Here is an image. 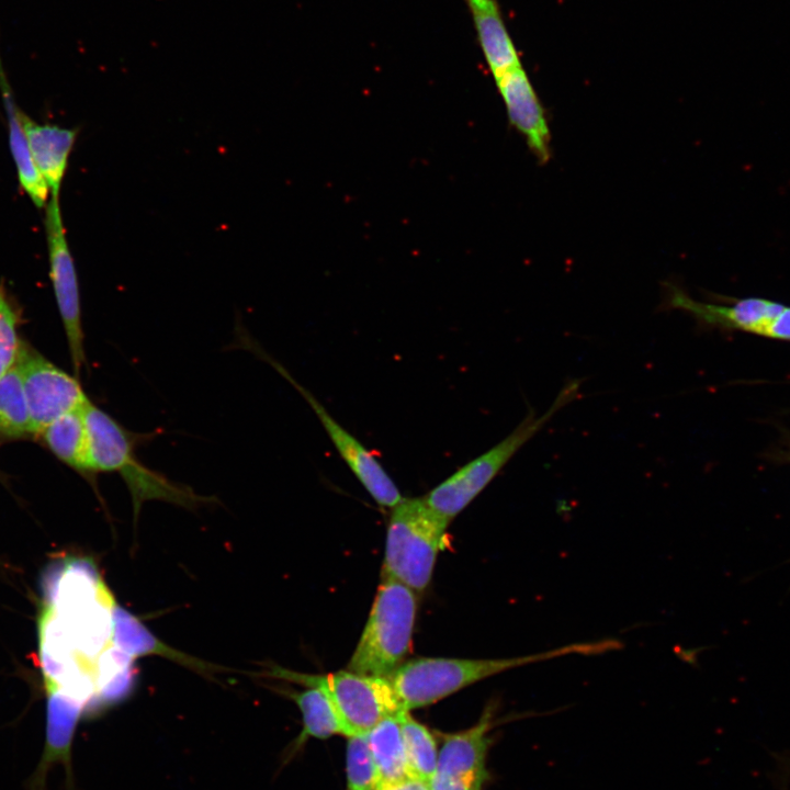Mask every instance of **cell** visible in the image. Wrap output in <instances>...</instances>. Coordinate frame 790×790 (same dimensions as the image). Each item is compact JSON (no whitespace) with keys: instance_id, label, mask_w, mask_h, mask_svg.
I'll use <instances>...</instances> for the list:
<instances>
[{"instance_id":"1","label":"cell","mask_w":790,"mask_h":790,"mask_svg":"<svg viewBox=\"0 0 790 790\" xmlns=\"http://www.w3.org/2000/svg\"><path fill=\"white\" fill-rule=\"evenodd\" d=\"M115 605L90 562L70 558L48 569L38 620L47 699L68 702L83 712L102 704L97 655L127 657L113 642ZM102 667L112 702L120 697Z\"/></svg>"},{"instance_id":"2","label":"cell","mask_w":790,"mask_h":790,"mask_svg":"<svg viewBox=\"0 0 790 790\" xmlns=\"http://www.w3.org/2000/svg\"><path fill=\"white\" fill-rule=\"evenodd\" d=\"M622 648L619 640L572 643L509 658L418 657L404 662L388 678L404 711L432 704L470 685L520 666L567 655H596Z\"/></svg>"},{"instance_id":"3","label":"cell","mask_w":790,"mask_h":790,"mask_svg":"<svg viewBox=\"0 0 790 790\" xmlns=\"http://www.w3.org/2000/svg\"><path fill=\"white\" fill-rule=\"evenodd\" d=\"M82 414L90 473L116 472L121 475L132 495L135 520L146 500H165L187 508L212 501L140 462L135 452L143 441L148 440L149 433L126 429L90 399L82 407Z\"/></svg>"},{"instance_id":"4","label":"cell","mask_w":790,"mask_h":790,"mask_svg":"<svg viewBox=\"0 0 790 790\" xmlns=\"http://www.w3.org/2000/svg\"><path fill=\"white\" fill-rule=\"evenodd\" d=\"M583 380L569 379L550 407L538 415L529 408L516 428L497 444L461 466L424 499L440 516L452 520L499 474L514 455L568 404L580 397Z\"/></svg>"},{"instance_id":"5","label":"cell","mask_w":790,"mask_h":790,"mask_svg":"<svg viewBox=\"0 0 790 790\" xmlns=\"http://www.w3.org/2000/svg\"><path fill=\"white\" fill-rule=\"evenodd\" d=\"M417 599L406 585L382 576L366 624L348 670L390 677L407 656L413 637Z\"/></svg>"},{"instance_id":"6","label":"cell","mask_w":790,"mask_h":790,"mask_svg":"<svg viewBox=\"0 0 790 790\" xmlns=\"http://www.w3.org/2000/svg\"><path fill=\"white\" fill-rule=\"evenodd\" d=\"M450 520L421 498H403L392 508L383 577L395 579L415 592L429 585Z\"/></svg>"},{"instance_id":"7","label":"cell","mask_w":790,"mask_h":790,"mask_svg":"<svg viewBox=\"0 0 790 790\" xmlns=\"http://www.w3.org/2000/svg\"><path fill=\"white\" fill-rule=\"evenodd\" d=\"M268 675L320 688L332 702L347 729L348 737L366 735L385 718L404 711L388 678L366 676L348 669L311 675L279 666L270 667Z\"/></svg>"},{"instance_id":"8","label":"cell","mask_w":790,"mask_h":790,"mask_svg":"<svg viewBox=\"0 0 790 790\" xmlns=\"http://www.w3.org/2000/svg\"><path fill=\"white\" fill-rule=\"evenodd\" d=\"M44 223L49 275L66 332L74 371L76 376H79L81 368L86 363L80 293L74 259L66 238L59 196H52L45 206Z\"/></svg>"},{"instance_id":"9","label":"cell","mask_w":790,"mask_h":790,"mask_svg":"<svg viewBox=\"0 0 790 790\" xmlns=\"http://www.w3.org/2000/svg\"><path fill=\"white\" fill-rule=\"evenodd\" d=\"M15 364L21 373L34 435L89 400L77 376L25 346H21Z\"/></svg>"},{"instance_id":"10","label":"cell","mask_w":790,"mask_h":790,"mask_svg":"<svg viewBox=\"0 0 790 790\" xmlns=\"http://www.w3.org/2000/svg\"><path fill=\"white\" fill-rule=\"evenodd\" d=\"M259 352L280 374H282L305 398L319 418L325 431L337 452L353 475L362 484L371 497L381 506L393 508L402 499L400 492L380 461L348 430H346L313 394L298 384L280 363L271 359L260 349Z\"/></svg>"},{"instance_id":"11","label":"cell","mask_w":790,"mask_h":790,"mask_svg":"<svg viewBox=\"0 0 790 790\" xmlns=\"http://www.w3.org/2000/svg\"><path fill=\"white\" fill-rule=\"evenodd\" d=\"M663 290L659 311H681L699 325L738 329L755 335L783 307L782 304L758 297L735 300L731 305L700 302L673 282H666Z\"/></svg>"},{"instance_id":"12","label":"cell","mask_w":790,"mask_h":790,"mask_svg":"<svg viewBox=\"0 0 790 790\" xmlns=\"http://www.w3.org/2000/svg\"><path fill=\"white\" fill-rule=\"evenodd\" d=\"M493 722L494 708L489 704L475 725L444 735L435 775L483 789L489 778L486 755L492 743Z\"/></svg>"},{"instance_id":"13","label":"cell","mask_w":790,"mask_h":790,"mask_svg":"<svg viewBox=\"0 0 790 790\" xmlns=\"http://www.w3.org/2000/svg\"><path fill=\"white\" fill-rule=\"evenodd\" d=\"M510 124L520 132L535 158H551V133L544 109L522 66L494 77Z\"/></svg>"},{"instance_id":"14","label":"cell","mask_w":790,"mask_h":790,"mask_svg":"<svg viewBox=\"0 0 790 790\" xmlns=\"http://www.w3.org/2000/svg\"><path fill=\"white\" fill-rule=\"evenodd\" d=\"M21 121L38 172L48 185L52 196H59L77 129L38 124L22 111Z\"/></svg>"},{"instance_id":"15","label":"cell","mask_w":790,"mask_h":790,"mask_svg":"<svg viewBox=\"0 0 790 790\" xmlns=\"http://www.w3.org/2000/svg\"><path fill=\"white\" fill-rule=\"evenodd\" d=\"M477 38L493 76L520 66L518 52L506 29L496 0H465Z\"/></svg>"},{"instance_id":"16","label":"cell","mask_w":790,"mask_h":790,"mask_svg":"<svg viewBox=\"0 0 790 790\" xmlns=\"http://www.w3.org/2000/svg\"><path fill=\"white\" fill-rule=\"evenodd\" d=\"M113 642L132 661L143 655L157 654L200 673L218 669L159 641L136 617L119 605H115L113 611Z\"/></svg>"},{"instance_id":"17","label":"cell","mask_w":790,"mask_h":790,"mask_svg":"<svg viewBox=\"0 0 790 790\" xmlns=\"http://www.w3.org/2000/svg\"><path fill=\"white\" fill-rule=\"evenodd\" d=\"M0 71V87L8 119L9 144L21 187L37 207L48 203L49 188L38 172L21 121V110L15 105L8 83Z\"/></svg>"},{"instance_id":"18","label":"cell","mask_w":790,"mask_h":790,"mask_svg":"<svg viewBox=\"0 0 790 790\" xmlns=\"http://www.w3.org/2000/svg\"><path fill=\"white\" fill-rule=\"evenodd\" d=\"M366 738L376 769L377 786L411 778L397 715L385 718L379 722L366 734Z\"/></svg>"},{"instance_id":"19","label":"cell","mask_w":790,"mask_h":790,"mask_svg":"<svg viewBox=\"0 0 790 790\" xmlns=\"http://www.w3.org/2000/svg\"><path fill=\"white\" fill-rule=\"evenodd\" d=\"M82 407L60 416L45 427L40 435L44 443L60 461L81 474L92 475L88 465Z\"/></svg>"},{"instance_id":"20","label":"cell","mask_w":790,"mask_h":790,"mask_svg":"<svg viewBox=\"0 0 790 790\" xmlns=\"http://www.w3.org/2000/svg\"><path fill=\"white\" fill-rule=\"evenodd\" d=\"M290 697L302 712L303 731L298 740L306 737L327 738L348 732L328 696L317 687L304 691H291Z\"/></svg>"},{"instance_id":"21","label":"cell","mask_w":790,"mask_h":790,"mask_svg":"<svg viewBox=\"0 0 790 790\" xmlns=\"http://www.w3.org/2000/svg\"><path fill=\"white\" fill-rule=\"evenodd\" d=\"M409 776L426 783L433 777L438 761V748L433 735L416 721L409 711L397 714Z\"/></svg>"},{"instance_id":"22","label":"cell","mask_w":790,"mask_h":790,"mask_svg":"<svg viewBox=\"0 0 790 790\" xmlns=\"http://www.w3.org/2000/svg\"><path fill=\"white\" fill-rule=\"evenodd\" d=\"M33 433L27 400L16 364L0 376V437L16 439Z\"/></svg>"},{"instance_id":"23","label":"cell","mask_w":790,"mask_h":790,"mask_svg":"<svg viewBox=\"0 0 790 790\" xmlns=\"http://www.w3.org/2000/svg\"><path fill=\"white\" fill-rule=\"evenodd\" d=\"M346 767L348 790H376L377 775L366 735L348 737Z\"/></svg>"},{"instance_id":"24","label":"cell","mask_w":790,"mask_h":790,"mask_svg":"<svg viewBox=\"0 0 790 790\" xmlns=\"http://www.w3.org/2000/svg\"><path fill=\"white\" fill-rule=\"evenodd\" d=\"M20 350L16 313L0 287V376L15 365Z\"/></svg>"},{"instance_id":"25","label":"cell","mask_w":790,"mask_h":790,"mask_svg":"<svg viewBox=\"0 0 790 790\" xmlns=\"http://www.w3.org/2000/svg\"><path fill=\"white\" fill-rule=\"evenodd\" d=\"M757 335L790 341V307L783 305L782 309Z\"/></svg>"},{"instance_id":"26","label":"cell","mask_w":790,"mask_h":790,"mask_svg":"<svg viewBox=\"0 0 790 790\" xmlns=\"http://www.w3.org/2000/svg\"><path fill=\"white\" fill-rule=\"evenodd\" d=\"M428 786L430 790H482L479 788L459 781L449 780L437 775H433Z\"/></svg>"}]
</instances>
